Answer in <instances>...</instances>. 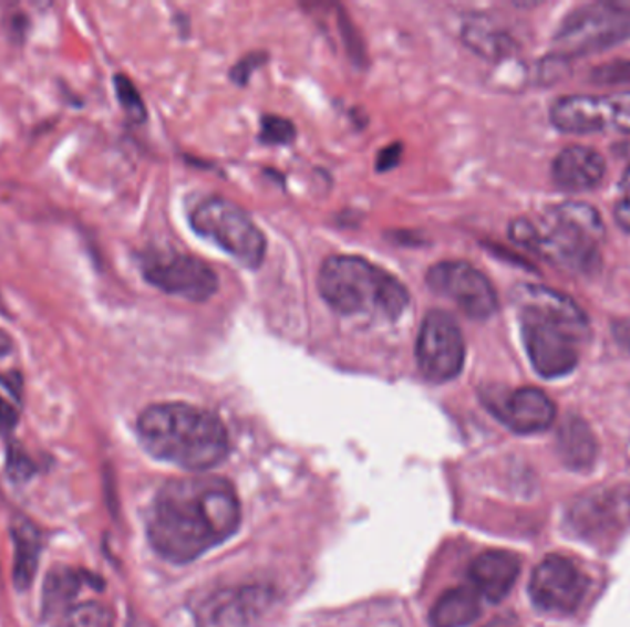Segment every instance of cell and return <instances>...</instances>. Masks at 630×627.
Wrapping results in <instances>:
<instances>
[{
    "mask_svg": "<svg viewBox=\"0 0 630 627\" xmlns=\"http://www.w3.org/2000/svg\"><path fill=\"white\" fill-rule=\"evenodd\" d=\"M618 105V126L616 132L629 133L630 135V91L614 94Z\"/></svg>",
    "mask_w": 630,
    "mask_h": 627,
    "instance_id": "f1b7e54d",
    "label": "cell"
},
{
    "mask_svg": "<svg viewBox=\"0 0 630 627\" xmlns=\"http://www.w3.org/2000/svg\"><path fill=\"white\" fill-rule=\"evenodd\" d=\"M143 274L157 290L190 302L209 301L218 291V276L213 269L190 254L174 251L149 254L144 258Z\"/></svg>",
    "mask_w": 630,
    "mask_h": 627,
    "instance_id": "9c48e42d",
    "label": "cell"
},
{
    "mask_svg": "<svg viewBox=\"0 0 630 627\" xmlns=\"http://www.w3.org/2000/svg\"><path fill=\"white\" fill-rule=\"evenodd\" d=\"M605 238V224L598 210L585 202H565L551 210L548 223L538 229L533 251L540 252L557 268L588 273L598 268V245Z\"/></svg>",
    "mask_w": 630,
    "mask_h": 627,
    "instance_id": "277c9868",
    "label": "cell"
},
{
    "mask_svg": "<svg viewBox=\"0 0 630 627\" xmlns=\"http://www.w3.org/2000/svg\"><path fill=\"white\" fill-rule=\"evenodd\" d=\"M137 432L152 457L183 470H213L229 454L224 421L194 405H149L138 416Z\"/></svg>",
    "mask_w": 630,
    "mask_h": 627,
    "instance_id": "7a4b0ae2",
    "label": "cell"
},
{
    "mask_svg": "<svg viewBox=\"0 0 630 627\" xmlns=\"http://www.w3.org/2000/svg\"><path fill=\"white\" fill-rule=\"evenodd\" d=\"M264 55L260 58L258 54L247 55L238 65L233 69V77L238 85L247 82V77L251 76L252 69H257L260 63H264Z\"/></svg>",
    "mask_w": 630,
    "mask_h": 627,
    "instance_id": "f546056e",
    "label": "cell"
},
{
    "mask_svg": "<svg viewBox=\"0 0 630 627\" xmlns=\"http://www.w3.org/2000/svg\"><path fill=\"white\" fill-rule=\"evenodd\" d=\"M524 312L535 313L557 326L565 327L574 337L581 341L587 337L590 321L576 301L559 291L549 290L546 285H521L518 290Z\"/></svg>",
    "mask_w": 630,
    "mask_h": 627,
    "instance_id": "2e32d148",
    "label": "cell"
},
{
    "mask_svg": "<svg viewBox=\"0 0 630 627\" xmlns=\"http://www.w3.org/2000/svg\"><path fill=\"white\" fill-rule=\"evenodd\" d=\"M485 627H515V624L510 623L509 618H496Z\"/></svg>",
    "mask_w": 630,
    "mask_h": 627,
    "instance_id": "d590c367",
    "label": "cell"
},
{
    "mask_svg": "<svg viewBox=\"0 0 630 627\" xmlns=\"http://www.w3.org/2000/svg\"><path fill=\"white\" fill-rule=\"evenodd\" d=\"M240 523V499L229 480H171L161 488L149 513V545L166 562L185 565L230 540Z\"/></svg>",
    "mask_w": 630,
    "mask_h": 627,
    "instance_id": "6da1fadb",
    "label": "cell"
},
{
    "mask_svg": "<svg viewBox=\"0 0 630 627\" xmlns=\"http://www.w3.org/2000/svg\"><path fill=\"white\" fill-rule=\"evenodd\" d=\"M614 218L621 229L630 232V197H623L621 201L616 202Z\"/></svg>",
    "mask_w": 630,
    "mask_h": 627,
    "instance_id": "d6a6232c",
    "label": "cell"
},
{
    "mask_svg": "<svg viewBox=\"0 0 630 627\" xmlns=\"http://www.w3.org/2000/svg\"><path fill=\"white\" fill-rule=\"evenodd\" d=\"M557 448L560 460L574 471L590 470L598 459V440L592 429L577 416H568L560 424Z\"/></svg>",
    "mask_w": 630,
    "mask_h": 627,
    "instance_id": "ffe728a7",
    "label": "cell"
},
{
    "mask_svg": "<svg viewBox=\"0 0 630 627\" xmlns=\"http://www.w3.org/2000/svg\"><path fill=\"white\" fill-rule=\"evenodd\" d=\"M318 290L340 315L395 321L410 304V293L399 279L360 257L327 258L319 269Z\"/></svg>",
    "mask_w": 630,
    "mask_h": 627,
    "instance_id": "3957f363",
    "label": "cell"
},
{
    "mask_svg": "<svg viewBox=\"0 0 630 627\" xmlns=\"http://www.w3.org/2000/svg\"><path fill=\"white\" fill-rule=\"evenodd\" d=\"M477 595L493 604L504 600L520 576V560L505 551L483 552L468 568Z\"/></svg>",
    "mask_w": 630,
    "mask_h": 627,
    "instance_id": "e0dca14e",
    "label": "cell"
},
{
    "mask_svg": "<svg viewBox=\"0 0 630 627\" xmlns=\"http://www.w3.org/2000/svg\"><path fill=\"white\" fill-rule=\"evenodd\" d=\"M102 579L94 578L93 574L76 571L71 567H54L47 574L43 587V617L47 620L61 617L72 609V602L83 585H93L96 589L102 587Z\"/></svg>",
    "mask_w": 630,
    "mask_h": 627,
    "instance_id": "d6986e66",
    "label": "cell"
},
{
    "mask_svg": "<svg viewBox=\"0 0 630 627\" xmlns=\"http://www.w3.org/2000/svg\"><path fill=\"white\" fill-rule=\"evenodd\" d=\"M630 523V491L601 488L582 495L570 510L571 529L587 540L620 534Z\"/></svg>",
    "mask_w": 630,
    "mask_h": 627,
    "instance_id": "7c38bea8",
    "label": "cell"
},
{
    "mask_svg": "<svg viewBox=\"0 0 630 627\" xmlns=\"http://www.w3.org/2000/svg\"><path fill=\"white\" fill-rule=\"evenodd\" d=\"M630 38V8L616 2L581 6L566 17L555 33L560 58L593 54Z\"/></svg>",
    "mask_w": 630,
    "mask_h": 627,
    "instance_id": "8992f818",
    "label": "cell"
},
{
    "mask_svg": "<svg viewBox=\"0 0 630 627\" xmlns=\"http://www.w3.org/2000/svg\"><path fill=\"white\" fill-rule=\"evenodd\" d=\"M521 337L533 368L543 377L555 379L576 370L577 341L565 327L551 324L535 313H521Z\"/></svg>",
    "mask_w": 630,
    "mask_h": 627,
    "instance_id": "8fae6325",
    "label": "cell"
},
{
    "mask_svg": "<svg viewBox=\"0 0 630 627\" xmlns=\"http://www.w3.org/2000/svg\"><path fill=\"white\" fill-rule=\"evenodd\" d=\"M551 124L559 132L587 135V133L616 129L618 126V107L614 94L610 96H565L551 107Z\"/></svg>",
    "mask_w": 630,
    "mask_h": 627,
    "instance_id": "9a60e30c",
    "label": "cell"
},
{
    "mask_svg": "<svg viewBox=\"0 0 630 627\" xmlns=\"http://www.w3.org/2000/svg\"><path fill=\"white\" fill-rule=\"evenodd\" d=\"M419 370L432 383H448L459 376L465 366V337L454 316L446 312H430L424 316L415 346Z\"/></svg>",
    "mask_w": 630,
    "mask_h": 627,
    "instance_id": "52a82bcc",
    "label": "cell"
},
{
    "mask_svg": "<svg viewBox=\"0 0 630 627\" xmlns=\"http://www.w3.org/2000/svg\"><path fill=\"white\" fill-rule=\"evenodd\" d=\"M35 471L32 462L28 459L27 454L21 451H11L10 459H8V473L16 480H24Z\"/></svg>",
    "mask_w": 630,
    "mask_h": 627,
    "instance_id": "83f0119b",
    "label": "cell"
},
{
    "mask_svg": "<svg viewBox=\"0 0 630 627\" xmlns=\"http://www.w3.org/2000/svg\"><path fill=\"white\" fill-rule=\"evenodd\" d=\"M297 137V129L293 122L282 116L266 115L260 124V138L262 143L271 146H288Z\"/></svg>",
    "mask_w": 630,
    "mask_h": 627,
    "instance_id": "484cf974",
    "label": "cell"
},
{
    "mask_svg": "<svg viewBox=\"0 0 630 627\" xmlns=\"http://www.w3.org/2000/svg\"><path fill=\"white\" fill-rule=\"evenodd\" d=\"M16 541V565H13V582L17 589H28L32 585L38 571L39 552H41V534L30 521H19L11 529Z\"/></svg>",
    "mask_w": 630,
    "mask_h": 627,
    "instance_id": "7402d4cb",
    "label": "cell"
},
{
    "mask_svg": "<svg viewBox=\"0 0 630 627\" xmlns=\"http://www.w3.org/2000/svg\"><path fill=\"white\" fill-rule=\"evenodd\" d=\"M607 174L605 158L596 149L570 146L554 160V179L568 191H588L601 185Z\"/></svg>",
    "mask_w": 630,
    "mask_h": 627,
    "instance_id": "ac0fdd59",
    "label": "cell"
},
{
    "mask_svg": "<svg viewBox=\"0 0 630 627\" xmlns=\"http://www.w3.org/2000/svg\"><path fill=\"white\" fill-rule=\"evenodd\" d=\"M402 148L399 144L395 146H388V148L380 151L376 158V168L379 171H388V169L395 168L396 164L401 163Z\"/></svg>",
    "mask_w": 630,
    "mask_h": 627,
    "instance_id": "4dcf8cb0",
    "label": "cell"
},
{
    "mask_svg": "<svg viewBox=\"0 0 630 627\" xmlns=\"http://www.w3.org/2000/svg\"><path fill=\"white\" fill-rule=\"evenodd\" d=\"M115 91L116 98L121 102L122 109L130 121L137 122V124L146 121V107H144L143 98H141L137 87L133 85L130 77L118 74L115 77Z\"/></svg>",
    "mask_w": 630,
    "mask_h": 627,
    "instance_id": "d4e9b609",
    "label": "cell"
},
{
    "mask_svg": "<svg viewBox=\"0 0 630 627\" xmlns=\"http://www.w3.org/2000/svg\"><path fill=\"white\" fill-rule=\"evenodd\" d=\"M66 627H113V613L100 602H85L65 615Z\"/></svg>",
    "mask_w": 630,
    "mask_h": 627,
    "instance_id": "cb8c5ba5",
    "label": "cell"
},
{
    "mask_svg": "<svg viewBox=\"0 0 630 627\" xmlns=\"http://www.w3.org/2000/svg\"><path fill=\"white\" fill-rule=\"evenodd\" d=\"M592 80L603 85H621L630 83V60H618L607 65H599L593 69Z\"/></svg>",
    "mask_w": 630,
    "mask_h": 627,
    "instance_id": "4316f807",
    "label": "cell"
},
{
    "mask_svg": "<svg viewBox=\"0 0 630 627\" xmlns=\"http://www.w3.org/2000/svg\"><path fill=\"white\" fill-rule=\"evenodd\" d=\"M612 332L623 348L630 349V318H620L612 324Z\"/></svg>",
    "mask_w": 630,
    "mask_h": 627,
    "instance_id": "836d02e7",
    "label": "cell"
},
{
    "mask_svg": "<svg viewBox=\"0 0 630 627\" xmlns=\"http://www.w3.org/2000/svg\"><path fill=\"white\" fill-rule=\"evenodd\" d=\"M11 338L4 330H0V355L10 354L11 352Z\"/></svg>",
    "mask_w": 630,
    "mask_h": 627,
    "instance_id": "e575fe53",
    "label": "cell"
},
{
    "mask_svg": "<svg viewBox=\"0 0 630 627\" xmlns=\"http://www.w3.org/2000/svg\"><path fill=\"white\" fill-rule=\"evenodd\" d=\"M271 591L249 585L218 591L196 609L199 627H251L268 609Z\"/></svg>",
    "mask_w": 630,
    "mask_h": 627,
    "instance_id": "5bb4252c",
    "label": "cell"
},
{
    "mask_svg": "<svg viewBox=\"0 0 630 627\" xmlns=\"http://www.w3.org/2000/svg\"><path fill=\"white\" fill-rule=\"evenodd\" d=\"M588 591V578L576 563L565 556L544 557L533 571L529 596L546 613L574 615Z\"/></svg>",
    "mask_w": 630,
    "mask_h": 627,
    "instance_id": "30bf717a",
    "label": "cell"
},
{
    "mask_svg": "<svg viewBox=\"0 0 630 627\" xmlns=\"http://www.w3.org/2000/svg\"><path fill=\"white\" fill-rule=\"evenodd\" d=\"M621 188H623V190L630 191V166L626 169L623 177H621Z\"/></svg>",
    "mask_w": 630,
    "mask_h": 627,
    "instance_id": "8d00e7d4",
    "label": "cell"
},
{
    "mask_svg": "<svg viewBox=\"0 0 630 627\" xmlns=\"http://www.w3.org/2000/svg\"><path fill=\"white\" fill-rule=\"evenodd\" d=\"M17 418L19 415L13 409V405L0 398V435H8V432L13 431V427L17 426Z\"/></svg>",
    "mask_w": 630,
    "mask_h": 627,
    "instance_id": "1f68e13d",
    "label": "cell"
},
{
    "mask_svg": "<svg viewBox=\"0 0 630 627\" xmlns=\"http://www.w3.org/2000/svg\"><path fill=\"white\" fill-rule=\"evenodd\" d=\"M483 401L502 424L518 435L546 431L557 418L554 401L540 388L524 387L505 394L490 393Z\"/></svg>",
    "mask_w": 630,
    "mask_h": 627,
    "instance_id": "4fadbf2b",
    "label": "cell"
},
{
    "mask_svg": "<svg viewBox=\"0 0 630 627\" xmlns=\"http://www.w3.org/2000/svg\"><path fill=\"white\" fill-rule=\"evenodd\" d=\"M482 615V596L471 587L446 591L430 612L432 627H466Z\"/></svg>",
    "mask_w": 630,
    "mask_h": 627,
    "instance_id": "44dd1931",
    "label": "cell"
},
{
    "mask_svg": "<svg viewBox=\"0 0 630 627\" xmlns=\"http://www.w3.org/2000/svg\"><path fill=\"white\" fill-rule=\"evenodd\" d=\"M190 224L199 236L229 252L236 262L258 269L266 258L268 241L251 216L225 197H209L190 213Z\"/></svg>",
    "mask_w": 630,
    "mask_h": 627,
    "instance_id": "5b68a950",
    "label": "cell"
},
{
    "mask_svg": "<svg viewBox=\"0 0 630 627\" xmlns=\"http://www.w3.org/2000/svg\"><path fill=\"white\" fill-rule=\"evenodd\" d=\"M426 285L435 295L454 302L474 321H485L498 310V295L490 280L468 262H438L426 273Z\"/></svg>",
    "mask_w": 630,
    "mask_h": 627,
    "instance_id": "ba28073f",
    "label": "cell"
},
{
    "mask_svg": "<svg viewBox=\"0 0 630 627\" xmlns=\"http://www.w3.org/2000/svg\"><path fill=\"white\" fill-rule=\"evenodd\" d=\"M465 41L468 46L476 50L477 54L487 55V58H502L515 49V43L510 41L507 33L496 32L494 28L485 27L479 22L465 28Z\"/></svg>",
    "mask_w": 630,
    "mask_h": 627,
    "instance_id": "603a6c76",
    "label": "cell"
}]
</instances>
